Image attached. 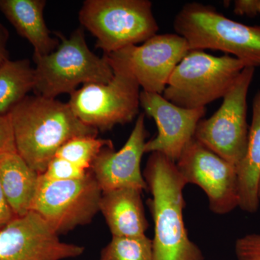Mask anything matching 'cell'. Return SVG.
<instances>
[{"mask_svg": "<svg viewBox=\"0 0 260 260\" xmlns=\"http://www.w3.org/2000/svg\"><path fill=\"white\" fill-rule=\"evenodd\" d=\"M140 88L133 77L115 70L109 83L85 84L75 90L68 104L84 124L98 131H107L138 116Z\"/></svg>", "mask_w": 260, "mask_h": 260, "instance_id": "obj_9", "label": "cell"}, {"mask_svg": "<svg viewBox=\"0 0 260 260\" xmlns=\"http://www.w3.org/2000/svg\"><path fill=\"white\" fill-rule=\"evenodd\" d=\"M35 88V70L28 59H8L0 66V115H7Z\"/></svg>", "mask_w": 260, "mask_h": 260, "instance_id": "obj_19", "label": "cell"}, {"mask_svg": "<svg viewBox=\"0 0 260 260\" xmlns=\"http://www.w3.org/2000/svg\"><path fill=\"white\" fill-rule=\"evenodd\" d=\"M255 68L246 67L223 98L221 106L195 130L194 139L237 167L247 147V95Z\"/></svg>", "mask_w": 260, "mask_h": 260, "instance_id": "obj_7", "label": "cell"}, {"mask_svg": "<svg viewBox=\"0 0 260 260\" xmlns=\"http://www.w3.org/2000/svg\"><path fill=\"white\" fill-rule=\"evenodd\" d=\"M83 246L61 242L35 212L16 217L0 229V260H62L81 255Z\"/></svg>", "mask_w": 260, "mask_h": 260, "instance_id": "obj_12", "label": "cell"}, {"mask_svg": "<svg viewBox=\"0 0 260 260\" xmlns=\"http://www.w3.org/2000/svg\"><path fill=\"white\" fill-rule=\"evenodd\" d=\"M148 135L145 114H140L129 138L120 150L115 151L114 147H105L98 154L89 170L102 191L119 188H134L142 191L148 189L141 171Z\"/></svg>", "mask_w": 260, "mask_h": 260, "instance_id": "obj_14", "label": "cell"}, {"mask_svg": "<svg viewBox=\"0 0 260 260\" xmlns=\"http://www.w3.org/2000/svg\"><path fill=\"white\" fill-rule=\"evenodd\" d=\"M140 107L156 124L158 134L147 141L145 153H159L177 162L183 150L194 139L198 123L203 119L205 108L178 107L162 94L140 92Z\"/></svg>", "mask_w": 260, "mask_h": 260, "instance_id": "obj_13", "label": "cell"}, {"mask_svg": "<svg viewBox=\"0 0 260 260\" xmlns=\"http://www.w3.org/2000/svg\"><path fill=\"white\" fill-rule=\"evenodd\" d=\"M100 260H153V242L146 235L112 237L103 249Z\"/></svg>", "mask_w": 260, "mask_h": 260, "instance_id": "obj_21", "label": "cell"}, {"mask_svg": "<svg viewBox=\"0 0 260 260\" xmlns=\"http://www.w3.org/2000/svg\"><path fill=\"white\" fill-rule=\"evenodd\" d=\"M176 165L187 184H194L204 191L213 213L225 215L239 207L237 167L194 138Z\"/></svg>", "mask_w": 260, "mask_h": 260, "instance_id": "obj_11", "label": "cell"}, {"mask_svg": "<svg viewBox=\"0 0 260 260\" xmlns=\"http://www.w3.org/2000/svg\"><path fill=\"white\" fill-rule=\"evenodd\" d=\"M189 51L184 38L164 34L104 56L113 71L131 75L143 91L162 94L173 71Z\"/></svg>", "mask_w": 260, "mask_h": 260, "instance_id": "obj_10", "label": "cell"}, {"mask_svg": "<svg viewBox=\"0 0 260 260\" xmlns=\"http://www.w3.org/2000/svg\"><path fill=\"white\" fill-rule=\"evenodd\" d=\"M105 147H113L112 142L92 135L76 137L63 145L56 156L88 171L98 154Z\"/></svg>", "mask_w": 260, "mask_h": 260, "instance_id": "obj_20", "label": "cell"}, {"mask_svg": "<svg viewBox=\"0 0 260 260\" xmlns=\"http://www.w3.org/2000/svg\"><path fill=\"white\" fill-rule=\"evenodd\" d=\"M79 20L96 38L95 47L104 54L144 43L159 30L148 0H87Z\"/></svg>", "mask_w": 260, "mask_h": 260, "instance_id": "obj_6", "label": "cell"}, {"mask_svg": "<svg viewBox=\"0 0 260 260\" xmlns=\"http://www.w3.org/2000/svg\"><path fill=\"white\" fill-rule=\"evenodd\" d=\"M39 178L17 150L0 155V183L15 216L30 211Z\"/></svg>", "mask_w": 260, "mask_h": 260, "instance_id": "obj_17", "label": "cell"}, {"mask_svg": "<svg viewBox=\"0 0 260 260\" xmlns=\"http://www.w3.org/2000/svg\"><path fill=\"white\" fill-rule=\"evenodd\" d=\"M174 28L190 50L223 51L248 67H260V25L238 23L213 6L191 3L176 15Z\"/></svg>", "mask_w": 260, "mask_h": 260, "instance_id": "obj_3", "label": "cell"}, {"mask_svg": "<svg viewBox=\"0 0 260 260\" xmlns=\"http://www.w3.org/2000/svg\"><path fill=\"white\" fill-rule=\"evenodd\" d=\"M15 218H16V216L7 200L3 186L0 183V229L5 227Z\"/></svg>", "mask_w": 260, "mask_h": 260, "instance_id": "obj_26", "label": "cell"}, {"mask_svg": "<svg viewBox=\"0 0 260 260\" xmlns=\"http://www.w3.org/2000/svg\"><path fill=\"white\" fill-rule=\"evenodd\" d=\"M88 171L77 167L64 159L55 156L51 159L46 170L40 175L49 181L73 180L85 177Z\"/></svg>", "mask_w": 260, "mask_h": 260, "instance_id": "obj_22", "label": "cell"}, {"mask_svg": "<svg viewBox=\"0 0 260 260\" xmlns=\"http://www.w3.org/2000/svg\"><path fill=\"white\" fill-rule=\"evenodd\" d=\"M234 250L237 260H260V234H247L239 238Z\"/></svg>", "mask_w": 260, "mask_h": 260, "instance_id": "obj_23", "label": "cell"}, {"mask_svg": "<svg viewBox=\"0 0 260 260\" xmlns=\"http://www.w3.org/2000/svg\"><path fill=\"white\" fill-rule=\"evenodd\" d=\"M8 114L17 152L39 174L67 142L99 133L82 122L68 103L42 95H28Z\"/></svg>", "mask_w": 260, "mask_h": 260, "instance_id": "obj_2", "label": "cell"}, {"mask_svg": "<svg viewBox=\"0 0 260 260\" xmlns=\"http://www.w3.org/2000/svg\"><path fill=\"white\" fill-rule=\"evenodd\" d=\"M102 190L93 174L68 181L46 180L39 174L30 211L35 212L58 234L90 223L98 212Z\"/></svg>", "mask_w": 260, "mask_h": 260, "instance_id": "obj_8", "label": "cell"}, {"mask_svg": "<svg viewBox=\"0 0 260 260\" xmlns=\"http://www.w3.org/2000/svg\"><path fill=\"white\" fill-rule=\"evenodd\" d=\"M9 39V31L4 25L0 23V66L9 59L8 50V42Z\"/></svg>", "mask_w": 260, "mask_h": 260, "instance_id": "obj_27", "label": "cell"}, {"mask_svg": "<svg viewBox=\"0 0 260 260\" xmlns=\"http://www.w3.org/2000/svg\"><path fill=\"white\" fill-rule=\"evenodd\" d=\"M143 174L152 195L147 205L154 223L153 260H205L186 231L183 212L187 183L176 162L161 153H150Z\"/></svg>", "mask_w": 260, "mask_h": 260, "instance_id": "obj_1", "label": "cell"}, {"mask_svg": "<svg viewBox=\"0 0 260 260\" xmlns=\"http://www.w3.org/2000/svg\"><path fill=\"white\" fill-rule=\"evenodd\" d=\"M16 150L9 114L0 115V155Z\"/></svg>", "mask_w": 260, "mask_h": 260, "instance_id": "obj_24", "label": "cell"}, {"mask_svg": "<svg viewBox=\"0 0 260 260\" xmlns=\"http://www.w3.org/2000/svg\"><path fill=\"white\" fill-rule=\"evenodd\" d=\"M234 13L239 16L254 18L260 15V0H236Z\"/></svg>", "mask_w": 260, "mask_h": 260, "instance_id": "obj_25", "label": "cell"}, {"mask_svg": "<svg viewBox=\"0 0 260 260\" xmlns=\"http://www.w3.org/2000/svg\"><path fill=\"white\" fill-rule=\"evenodd\" d=\"M61 42L55 50L44 56H34L37 95L56 99L72 93L80 84L107 83L114 71L105 56L99 57L89 49L83 27L69 38L56 32Z\"/></svg>", "mask_w": 260, "mask_h": 260, "instance_id": "obj_4", "label": "cell"}, {"mask_svg": "<svg viewBox=\"0 0 260 260\" xmlns=\"http://www.w3.org/2000/svg\"><path fill=\"white\" fill-rule=\"evenodd\" d=\"M142 192L134 188L102 191L99 212L104 215L112 237H138L145 235L149 224Z\"/></svg>", "mask_w": 260, "mask_h": 260, "instance_id": "obj_15", "label": "cell"}, {"mask_svg": "<svg viewBox=\"0 0 260 260\" xmlns=\"http://www.w3.org/2000/svg\"><path fill=\"white\" fill-rule=\"evenodd\" d=\"M246 67L229 54L215 56L190 50L173 71L162 96L185 109L205 108L223 99Z\"/></svg>", "mask_w": 260, "mask_h": 260, "instance_id": "obj_5", "label": "cell"}, {"mask_svg": "<svg viewBox=\"0 0 260 260\" xmlns=\"http://www.w3.org/2000/svg\"><path fill=\"white\" fill-rule=\"evenodd\" d=\"M259 198L260 200V179H259Z\"/></svg>", "mask_w": 260, "mask_h": 260, "instance_id": "obj_28", "label": "cell"}, {"mask_svg": "<svg viewBox=\"0 0 260 260\" xmlns=\"http://www.w3.org/2000/svg\"><path fill=\"white\" fill-rule=\"evenodd\" d=\"M44 0H0V10L34 49V56L50 54L59 46L44 18Z\"/></svg>", "mask_w": 260, "mask_h": 260, "instance_id": "obj_16", "label": "cell"}, {"mask_svg": "<svg viewBox=\"0 0 260 260\" xmlns=\"http://www.w3.org/2000/svg\"><path fill=\"white\" fill-rule=\"evenodd\" d=\"M239 208L249 213L257 212L259 206L260 92L254 95L252 120L248 135L245 155L237 167Z\"/></svg>", "mask_w": 260, "mask_h": 260, "instance_id": "obj_18", "label": "cell"}]
</instances>
